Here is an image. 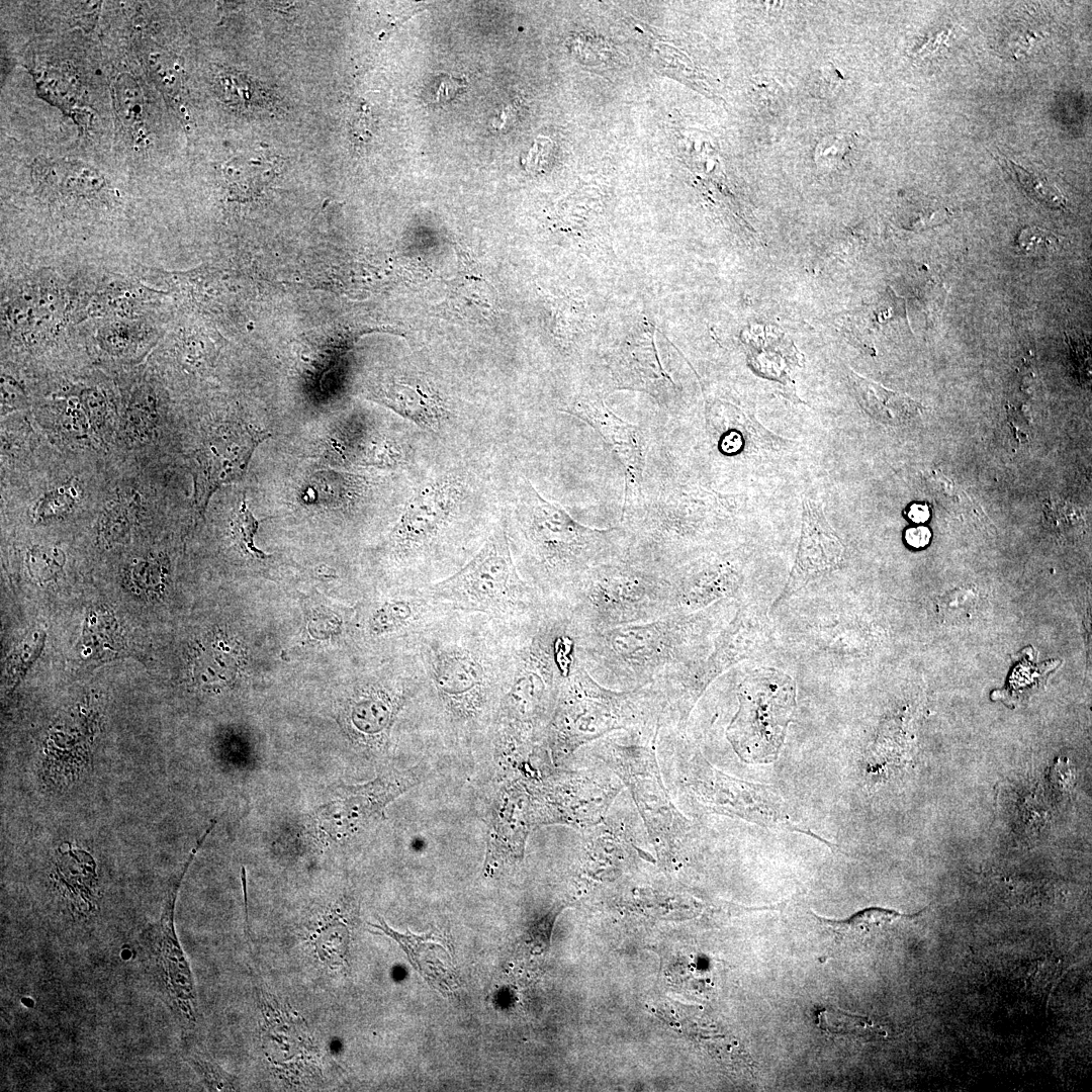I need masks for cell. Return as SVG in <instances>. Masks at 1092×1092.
I'll return each instance as SVG.
<instances>
[{"instance_id": "obj_1", "label": "cell", "mask_w": 1092, "mask_h": 1092, "mask_svg": "<svg viewBox=\"0 0 1092 1092\" xmlns=\"http://www.w3.org/2000/svg\"><path fill=\"white\" fill-rule=\"evenodd\" d=\"M518 629L484 615L452 611L412 641L428 700L457 737L471 739L492 727Z\"/></svg>"}, {"instance_id": "obj_2", "label": "cell", "mask_w": 1092, "mask_h": 1092, "mask_svg": "<svg viewBox=\"0 0 1092 1092\" xmlns=\"http://www.w3.org/2000/svg\"><path fill=\"white\" fill-rule=\"evenodd\" d=\"M512 551L522 577L552 607H559L585 571L623 554L629 536L622 526L593 528L542 496L528 480L514 517H507Z\"/></svg>"}, {"instance_id": "obj_3", "label": "cell", "mask_w": 1092, "mask_h": 1092, "mask_svg": "<svg viewBox=\"0 0 1092 1092\" xmlns=\"http://www.w3.org/2000/svg\"><path fill=\"white\" fill-rule=\"evenodd\" d=\"M711 621L696 612H670L656 619L598 631H578L576 652L603 686L637 690L670 669L705 659Z\"/></svg>"}, {"instance_id": "obj_4", "label": "cell", "mask_w": 1092, "mask_h": 1092, "mask_svg": "<svg viewBox=\"0 0 1092 1092\" xmlns=\"http://www.w3.org/2000/svg\"><path fill=\"white\" fill-rule=\"evenodd\" d=\"M425 589L452 611L484 615L515 628L536 624L551 607L520 574L505 515L460 568Z\"/></svg>"}, {"instance_id": "obj_5", "label": "cell", "mask_w": 1092, "mask_h": 1092, "mask_svg": "<svg viewBox=\"0 0 1092 1092\" xmlns=\"http://www.w3.org/2000/svg\"><path fill=\"white\" fill-rule=\"evenodd\" d=\"M668 574L627 552L590 567L558 607L578 631L641 623L670 613Z\"/></svg>"}, {"instance_id": "obj_6", "label": "cell", "mask_w": 1092, "mask_h": 1092, "mask_svg": "<svg viewBox=\"0 0 1092 1092\" xmlns=\"http://www.w3.org/2000/svg\"><path fill=\"white\" fill-rule=\"evenodd\" d=\"M467 492L463 475L448 472L421 485L406 502L389 532L388 554L408 571L407 588H423L455 571L447 554L462 538L457 523Z\"/></svg>"}, {"instance_id": "obj_7", "label": "cell", "mask_w": 1092, "mask_h": 1092, "mask_svg": "<svg viewBox=\"0 0 1092 1092\" xmlns=\"http://www.w3.org/2000/svg\"><path fill=\"white\" fill-rule=\"evenodd\" d=\"M739 710L728 735L745 759H777L796 707L794 682L788 675L755 670L739 687Z\"/></svg>"}, {"instance_id": "obj_8", "label": "cell", "mask_w": 1092, "mask_h": 1092, "mask_svg": "<svg viewBox=\"0 0 1092 1092\" xmlns=\"http://www.w3.org/2000/svg\"><path fill=\"white\" fill-rule=\"evenodd\" d=\"M648 691V685L631 693L606 689L588 673L577 656L559 689L552 731L559 739L570 740L617 724L622 718H632Z\"/></svg>"}, {"instance_id": "obj_9", "label": "cell", "mask_w": 1092, "mask_h": 1092, "mask_svg": "<svg viewBox=\"0 0 1092 1092\" xmlns=\"http://www.w3.org/2000/svg\"><path fill=\"white\" fill-rule=\"evenodd\" d=\"M412 770L393 771L361 785H342L315 812L320 828L335 839L352 836L383 819L386 806L417 783Z\"/></svg>"}, {"instance_id": "obj_10", "label": "cell", "mask_w": 1092, "mask_h": 1092, "mask_svg": "<svg viewBox=\"0 0 1092 1092\" xmlns=\"http://www.w3.org/2000/svg\"><path fill=\"white\" fill-rule=\"evenodd\" d=\"M563 412L590 426L620 462L625 477L622 516L631 512L643 500L647 457V439L643 430L618 417L600 397L579 398Z\"/></svg>"}, {"instance_id": "obj_11", "label": "cell", "mask_w": 1092, "mask_h": 1092, "mask_svg": "<svg viewBox=\"0 0 1092 1092\" xmlns=\"http://www.w3.org/2000/svg\"><path fill=\"white\" fill-rule=\"evenodd\" d=\"M268 437L241 418L231 419L209 434L197 455L196 492L203 508L220 485L245 475L254 451Z\"/></svg>"}, {"instance_id": "obj_12", "label": "cell", "mask_w": 1092, "mask_h": 1092, "mask_svg": "<svg viewBox=\"0 0 1092 1092\" xmlns=\"http://www.w3.org/2000/svg\"><path fill=\"white\" fill-rule=\"evenodd\" d=\"M202 842L197 841L190 852L183 869L171 884L164 910L157 927L156 957L157 964L162 970V979L169 998L173 1005L189 1021L195 1020L196 993L192 974L185 960L174 929V908L178 890L184 875L191 864L195 854L201 847Z\"/></svg>"}, {"instance_id": "obj_13", "label": "cell", "mask_w": 1092, "mask_h": 1092, "mask_svg": "<svg viewBox=\"0 0 1092 1092\" xmlns=\"http://www.w3.org/2000/svg\"><path fill=\"white\" fill-rule=\"evenodd\" d=\"M844 550L841 539L826 520L820 506L805 498L796 561L778 603L815 577L838 568Z\"/></svg>"}, {"instance_id": "obj_14", "label": "cell", "mask_w": 1092, "mask_h": 1092, "mask_svg": "<svg viewBox=\"0 0 1092 1092\" xmlns=\"http://www.w3.org/2000/svg\"><path fill=\"white\" fill-rule=\"evenodd\" d=\"M368 397L419 427L437 432L447 423L446 400L421 377H388L368 387Z\"/></svg>"}, {"instance_id": "obj_15", "label": "cell", "mask_w": 1092, "mask_h": 1092, "mask_svg": "<svg viewBox=\"0 0 1092 1092\" xmlns=\"http://www.w3.org/2000/svg\"><path fill=\"white\" fill-rule=\"evenodd\" d=\"M848 378L862 410L876 421L901 426L919 418L925 407L906 394L890 390L853 371Z\"/></svg>"}, {"instance_id": "obj_16", "label": "cell", "mask_w": 1092, "mask_h": 1092, "mask_svg": "<svg viewBox=\"0 0 1092 1092\" xmlns=\"http://www.w3.org/2000/svg\"><path fill=\"white\" fill-rule=\"evenodd\" d=\"M277 168L273 156L253 154L228 163L224 176L233 194L248 199L265 189L276 176Z\"/></svg>"}, {"instance_id": "obj_17", "label": "cell", "mask_w": 1092, "mask_h": 1092, "mask_svg": "<svg viewBox=\"0 0 1092 1092\" xmlns=\"http://www.w3.org/2000/svg\"><path fill=\"white\" fill-rule=\"evenodd\" d=\"M920 914L921 912L907 915L895 910L872 907L858 911L843 920H831L813 915L823 925L841 937L859 938L868 937L871 933L885 931L898 922L915 918Z\"/></svg>"}, {"instance_id": "obj_18", "label": "cell", "mask_w": 1092, "mask_h": 1092, "mask_svg": "<svg viewBox=\"0 0 1092 1092\" xmlns=\"http://www.w3.org/2000/svg\"><path fill=\"white\" fill-rule=\"evenodd\" d=\"M114 93L120 119L133 133L142 135L146 115L139 84L130 75L121 74L116 80Z\"/></svg>"}, {"instance_id": "obj_19", "label": "cell", "mask_w": 1092, "mask_h": 1092, "mask_svg": "<svg viewBox=\"0 0 1092 1092\" xmlns=\"http://www.w3.org/2000/svg\"><path fill=\"white\" fill-rule=\"evenodd\" d=\"M80 498V488L72 481L65 482L44 492L34 507V516L40 521L59 519L68 515Z\"/></svg>"}, {"instance_id": "obj_20", "label": "cell", "mask_w": 1092, "mask_h": 1092, "mask_svg": "<svg viewBox=\"0 0 1092 1092\" xmlns=\"http://www.w3.org/2000/svg\"><path fill=\"white\" fill-rule=\"evenodd\" d=\"M219 83L224 98L234 105L245 109L263 106V101H265L263 93L265 92L240 74L233 75L229 73L222 75Z\"/></svg>"}, {"instance_id": "obj_21", "label": "cell", "mask_w": 1092, "mask_h": 1092, "mask_svg": "<svg viewBox=\"0 0 1092 1092\" xmlns=\"http://www.w3.org/2000/svg\"><path fill=\"white\" fill-rule=\"evenodd\" d=\"M258 521L250 511L247 499L244 496L241 507L232 522L233 539L246 555L258 559H265L269 555L258 549L254 544V536L258 530Z\"/></svg>"}, {"instance_id": "obj_22", "label": "cell", "mask_w": 1092, "mask_h": 1092, "mask_svg": "<svg viewBox=\"0 0 1092 1092\" xmlns=\"http://www.w3.org/2000/svg\"><path fill=\"white\" fill-rule=\"evenodd\" d=\"M1007 163L1010 164V168L1016 174L1019 184L1030 197L1050 207H1065L1066 199L1056 187L1039 176L1027 172L1019 165L1010 161H1007Z\"/></svg>"}, {"instance_id": "obj_23", "label": "cell", "mask_w": 1092, "mask_h": 1092, "mask_svg": "<svg viewBox=\"0 0 1092 1092\" xmlns=\"http://www.w3.org/2000/svg\"><path fill=\"white\" fill-rule=\"evenodd\" d=\"M817 1019L819 1028L834 1036L858 1034L869 1023L866 1017L850 1015L830 1007L818 1011Z\"/></svg>"}, {"instance_id": "obj_24", "label": "cell", "mask_w": 1092, "mask_h": 1092, "mask_svg": "<svg viewBox=\"0 0 1092 1092\" xmlns=\"http://www.w3.org/2000/svg\"><path fill=\"white\" fill-rule=\"evenodd\" d=\"M851 136L845 133L823 138L817 145L815 159L825 169L843 166L851 150Z\"/></svg>"}, {"instance_id": "obj_25", "label": "cell", "mask_w": 1092, "mask_h": 1092, "mask_svg": "<svg viewBox=\"0 0 1092 1092\" xmlns=\"http://www.w3.org/2000/svg\"><path fill=\"white\" fill-rule=\"evenodd\" d=\"M156 421L155 400L150 392H139L131 400L128 410V427L139 437L149 432Z\"/></svg>"}, {"instance_id": "obj_26", "label": "cell", "mask_w": 1092, "mask_h": 1092, "mask_svg": "<svg viewBox=\"0 0 1092 1092\" xmlns=\"http://www.w3.org/2000/svg\"><path fill=\"white\" fill-rule=\"evenodd\" d=\"M1059 243L1060 239L1048 230L1025 226L1017 235L1015 247L1019 253L1028 254L1041 250H1055Z\"/></svg>"}, {"instance_id": "obj_27", "label": "cell", "mask_w": 1092, "mask_h": 1092, "mask_svg": "<svg viewBox=\"0 0 1092 1092\" xmlns=\"http://www.w3.org/2000/svg\"><path fill=\"white\" fill-rule=\"evenodd\" d=\"M27 562L32 575L46 579L61 570L64 555L56 548L36 547L27 555Z\"/></svg>"}, {"instance_id": "obj_28", "label": "cell", "mask_w": 1092, "mask_h": 1092, "mask_svg": "<svg viewBox=\"0 0 1092 1092\" xmlns=\"http://www.w3.org/2000/svg\"><path fill=\"white\" fill-rule=\"evenodd\" d=\"M190 1062L200 1075L206 1080L207 1085L213 1087L215 1090H233L234 1085L231 1080V1076L224 1073L217 1065L208 1061L207 1059H201L200 1057L191 1058Z\"/></svg>"}, {"instance_id": "obj_29", "label": "cell", "mask_w": 1092, "mask_h": 1092, "mask_svg": "<svg viewBox=\"0 0 1092 1092\" xmlns=\"http://www.w3.org/2000/svg\"><path fill=\"white\" fill-rule=\"evenodd\" d=\"M554 144L551 140L539 136L533 147L524 158V165L528 170H542L553 157Z\"/></svg>"}, {"instance_id": "obj_30", "label": "cell", "mask_w": 1092, "mask_h": 1092, "mask_svg": "<svg viewBox=\"0 0 1092 1092\" xmlns=\"http://www.w3.org/2000/svg\"><path fill=\"white\" fill-rule=\"evenodd\" d=\"M465 86L464 79L442 74L435 80L430 97L436 103L447 102L453 99Z\"/></svg>"}, {"instance_id": "obj_31", "label": "cell", "mask_w": 1092, "mask_h": 1092, "mask_svg": "<svg viewBox=\"0 0 1092 1092\" xmlns=\"http://www.w3.org/2000/svg\"><path fill=\"white\" fill-rule=\"evenodd\" d=\"M931 533L929 529L922 526L909 528L905 532L906 542L914 548L926 546L929 543Z\"/></svg>"}, {"instance_id": "obj_32", "label": "cell", "mask_w": 1092, "mask_h": 1092, "mask_svg": "<svg viewBox=\"0 0 1092 1092\" xmlns=\"http://www.w3.org/2000/svg\"><path fill=\"white\" fill-rule=\"evenodd\" d=\"M908 517L914 523H923L929 518V510L924 505L914 504L909 508Z\"/></svg>"}]
</instances>
